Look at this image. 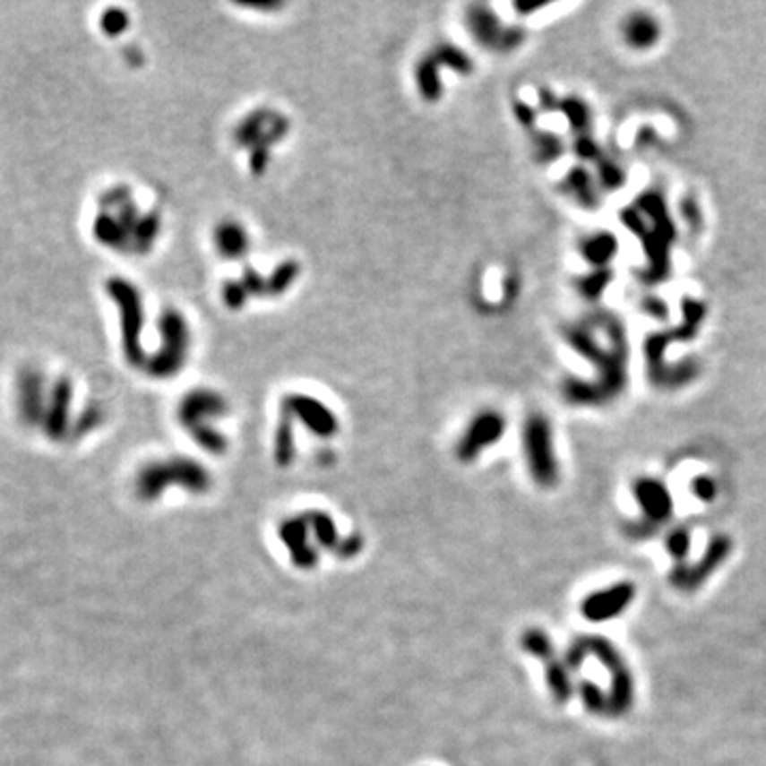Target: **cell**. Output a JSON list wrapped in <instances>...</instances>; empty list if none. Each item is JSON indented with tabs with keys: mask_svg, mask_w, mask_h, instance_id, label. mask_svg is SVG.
<instances>
[{
	"mask_svg": "<svg viewBox=\"0 0 766 766\" xmlns=\"http://www.w3.org/2000/svg\"><path fill=\"white\" fill-rule=\"evenodd\" d=\"M158 332H160V348L151 357H147V373L156 379H175L184 371L190 356V323L179 309L170 306L162 311L158 320Z\"/></svg>",
	"mask_w": 766,
	"mask_h": 766,
	"instance_id": "obj_1",
	"label": "cell"
},
{
	"mask_svg": "<svg viewBox=\"0 0 766 766\" xmlns=\"http://www.w3.org/2000/svg\"><path fill=\"white\" fill-rule=\"evenodd\" d=\"M513 113H515V117H518V122L521 124V126H526V128H532L535 126V109H532V107H528L526 102H521V100H515L513 102Z\"/></svg>",
	"mask_w": 766,
	"mask_h": 766,
	"instance_id": "obj_35",
	"label": "cell"
},
{
	"mask_svg": "<svg viewBox=\"0 0 766 766\" xmlns=\"http://www.w3.org/2000/svg\"><path fill=\"white\" fill-rule=\"evenodd\" d=\"M194 436V441L198 445L202 447V450H207L209 453H221L226 452V436L224 433H219L218 428H213L211 424L202 426V428H196L190 433Z\"/></svg>",
	"mask_w": 766,
	"mask_h": 766,
	"instance_id": "obj_26",
	"label": "cell"
},
{
	"mask_svg": "<svg viewBox=\"0 0 766 766\" xmlns=\"http://www.w3.org/2000/svg\"><path fill=\"white\" fill-rule=\"evenodd\" d=\"M562 111H564L566 116H569L571 124L575 128L586 126V124H588L586 109H583V105L579 100H564V102H562Z\"/></svg>",
	"mask_w": 766,
	"mask_h": 766,
	"instance_id": "obj_33",
	"label": "cell"
},
{
	"mask_svg": "<svg viewBox=\"0 0 766 766\" xmlns=\"http://www.w3.org/2000/svg\"><path fill=\"white\" fill-rule=\"evenodd\" d=\"M96 235L102 243H107V245L117 247V249H128L130 245V235L124 228L122 224H119V219L111 218V215H102L99 218V224H96Z\"/></svg>",
	"mask_w": 766,
	"mask_h": 766,
	"instance_id": "obj_20",
	"label": "cell"
},
{
	"mask_svg": "<svg viewBox=\"0 0 766 766\" xmlns=\"http://www.w3.org/2000/svg\"><path fill=\"white\" fill-rule=\"evenodd\" d=\"M162 230V215L160 211H150L141 215L139 224H136V228L133 230V237H130V245L136 254L145 255L150 254L153 245H156L158 237H160Z\"/></svg>",
	"mask_w": 766,
	"mask_h": 766,
	"instance_id": "obj_15",
	"label": "cell"
},
{
	"mask_svg": "<svg viewBox=\"0 0 766 766\" xmlns=\"http://www.w3.org/2000/svg\"><path fill=\"white\" fill-rule=\"evenodd\" d=\"M213 245L221 260L241 263L252 252V238L241 221L221 219L213 228Z\"/></svg>",
	"mask_w": 766,
	"mask_h": 766,
	"instance_id": "obj_12",
	"label": "cell"
},
{
	"mask_svg": "<svg viewBox=\"0 0 766 766\" xmlns=\"http://www.w3.org/2000/svg\"><path fill=\"white\" fill-rule=\"evenodd\" d=\"M590 658V650H588V641L586 637H579L571 643L569 650H566L564 656V664L569 667V671H579V668L583 667V662H586Z\"/></svg>",
	"mask_w": 766,
	"mask_h": 766,
	"instance_id": "obj_29",
	"label": "cell"
},
{
	"mask_svg": "<svg viewBox=\"0 0 766 766\" xmlns=\"http://www.w3.org/2000/svg\"><path fill=\"white\" fill-rule=\"evenodd\" d=\"M613 254H615V237L611 235L592 237V241L586 245V258L592 260V263L603 264Z\"/></svg>",
	"mask_w": 766,
	"mask_h": 766,
	"instance_id": "obj_27",
	"label": "cell"
},
{
	"mask_svg": "<svg viewBox=\"0 0 766 766\" xmlns=\"http://www.w3.org/2000/svg\"><path fill=\"white\" fill-rule=\"evenodd\" d=\"M416 85L417 92L426 102H439L443 96V82H441V66L435 60V56L424 54L416 65Z\"/></svg>",
	"mask_w": 766,
	"mask_h": 766,
	"instance_id": "obj_14",
	"label": "cell"
},
{
	"mask_svg": "<svg viewBox=\"0 0 766 766\" xmlns=\"http://www.w3.org/2000/svg\"><path fill=\"white\" fill-rule=\"evenodd\" d=\"M292 424H294L292 419L281 413L280 426H277V433H275V458L281 467H286V464L292 462L294 458V426Z\"/></svg>",
	"mask_w": 766,
	"mask_h": 766,
	"instance_id": "obj_21",
	"label": "cell"
},
{
	"mask_svg": "<svg viewBox=\"0 0 766 766\" xmlns=\"http://www.w3.org/2000/svg\"><path fill=\"white\" fill-rule=\"evenodd\" d=\"M637 588L630 581H617L611 586L590 592L581 600V615L592 624H605L620 617L634 603Z\"/></svg>",
	"mask_w": 766,
	"mask_h": 766,
	"instance_id": "obj_11",
	"label": "cell"
},
{
	"mask_svg": "<svg viewBox=\"0 0 766 766\" xmlns=\"http://www.w3.org/2000/svg\"><path fill=\"white\" fill-rule=\"evenodd\" d=\"M109 294L119 306V315H122V334H124V351L130 365L141 366L147 365L143 343H141V334H143V303H141V294L133 283L124 280H113L109 283Z\"/></svg>",
	"mask_w": 766,
	"mask_h": 766,
	"instance_id": "obj_3",
	"label": "cell"
},
{
	"mask_svg": "<svg viewBox=\"0 0 766 766\" xmlns=\"http://www.w3.org/2000/svg\"><path fill=\"white\" fill-rule=\"evenodd\" d=\"M241 281L249 292V297H266V277L258 269H254V266H245V269H243Z\"/></svg>",
	"mask_w": 766,
	"mask_h": 766,
	"instance_id": "obj_30",
	"label": "cell"
},
{
	"mask_svg": "<svg viewBox=\"0 0 766 766\" xmlns=\"http://www.w3.org/2000/svg\"><path fill=\"white\" fill-rule=\"evenodd\" d=\"M126 26H128V15L124 13V11H117L116 9V11H109V13H107V17H105V28L111 34L122 32Z\"/></svg>",
	"mask_w": 766,
	"mask_h": 766,
	"instance_id": "obj_34",
	"label": "cell"
},
{
	"mask_svg": "<svg viewBox=\"0 0 766 766\" xmlns=\"http://www.w3.org/2000/svg\"><path fill=\"white\" fill-rule=\"evenodd\" d=\"M579 696H581L583 707L592 715H609V698L592 681L586 679L579 684Z\"/></svg>",
	"mask_w": 766,
	"mask_h": 766,
	"instance_id": "obj_22",
	"label": "cell"
},
{
	"mask_svg": "<svg viewBox=\"0 0 766 766\" xmlns=\"http://www.w3.org/2000/svg\"><path fill=\"white\" fill-rule=\"evenodd\" d=\"M692 494H694L698 501L711 503L715 501V496H718V484H715L711 477L701 475L692 481Z\"/></svg>",
	"mask_w": 766,
	"mask_h": 766,
	"instance_id": "obj_31",
	"label": "cell"
},
{
	"mask_svg": "<svg viewBox=\"0 0 766 766\" xmlns=\"http://www.w3.org/2000/svg\"><path fill=\"white\" fill-rule=\"evenodd\" d=\"M692 547V535L685 526H677L667 535V552L675 564H685Z\"/></svg>",
	"mask_w": 766,
	"mask_h": 766,
	"instance_id": "obj_24",
	"label": "cell"
},
{
	"mask_svg": "<svg viewBox=\"0 0 766 766\" xmlns=\"http://www.w3.org/2000/svg\"><path fill=\"white\" fill-rule=\"evenodd\" d=\"M521 643H524V650L528 651V654H532L535 658H538V660L549 662V660H554V658H555L554 656L555 650H554L552 639H549L547 634L543 633V630H538V628L528 630V633L524 634V641H521Z\"/></svg>",
	"mask_w": 766,
	"mask_h": 766,
	"instance_id": "obj_23",
	"label": "cell"
},
{
	"mask_svg": "<svg viewBox=\"0 0 766 766\" xmlns=\"http://www.w3.org/2000/svg\"><path fill=\"white\" fill-rule=\"evenodd\" d=\"M281 413L292 419V422L303 424L309 433L323 436V439L339 433L337 416L331 411V407L323 405L315 396L300 394V392L286 394L281 400Z\"/></svg>",
	"mask_w": 766,
	"mask_h": 766,
	"instance_id": "obj_7",
	"label": "cell"
},
{
	"mask_svg": "<svg viewBox=\"0 0 766 766\" xmlns=\"http://www.w3.org/2000/svg\"><path fill=\"white\" fill-rule=\"evenodd\" d=\"M624 34H626V41L633 45V47H650V45L658 41L660 30H658V24L651 20V15L637 13L626 22Z\"/></svg>",
	"mask_w": 766,
	"mask_h": 766,
	"instance_id": "obj_19",
	"label": "cell"
},
{
	"mask_svg": "<svg viewBox=\"0 0 766 766\" xmlns=\"http://www.w3.org/2000/svg\"><path fill=\"white\" fill-rule=\"evenodd\" d=\"M521 447H524L526 467L530 477L541 487H552L558 484L560 469L555 460L554 435L547 417L535 416L526 417L524 428H521Z\"/></svg>",
	"mask_w": 766,
	"mask_h": 766,
	"instance_id": "obj_2",
	"label": "cell"
},
{
	"mask_svg": "<svg viewBox=\"0 0 766 766\" xmlns=\"http://www.w3.org/2000/svg\"><path fill=\"white\" fill-rule=\"evenodd\" d=\"M247 164H249V173H252L254 177H263L271 167V151L263 150V147H254V150H249Z\"/></svg>",
	"mask_w": 766,
	"mask_h": 766,
	"instance_id": "obj_32",
	"label": "cell"
},
{
	"mask_svg": "<svg viewBox=\"0 0 766 766\" xmlns=\"http://www.w3.org/2000/svg\"><path fill=\"white\" fill-rule=\"evenodd\" d=\"M230 407L224 394L213 388H194L185 392L179 402L177 417L187 433L211 424V419H219L228 416Z\"/></svg>",
	"mask_w": 766,
	"mask_h": 766,
	"instance_id": "obj_10",
	"label": "cell"
},
{
	"mask_svg": "<svg viewBox=\"0 0 766 766\" xmlns=\"http://www.w3.org/2000/svg\"><path fill=\"white\" fill-rule=\"evenodd\" d=\"M504 428H507V422H504L503 413L492 411V409L477 413L469 422L462 436L458 439L456 456L462 460V462H473L487 447L496 445V443L501 441Z\"/></svg>",
	"mask_w": 766,
	"mask_h": 766,
	"instance_id": "obj_9",
	"label": "cell"
},
{
	"mask_svg": "<svg viewBox=\"0 0 766 766\" xmlns=\"http://www.w3.org/2000/svg\"><path fill=\"white\" fill-rule=\"evenodd\" d=\"M243 9L252 11H280L283 4L281 3H241Z\"/></svg>",
	"mask_w": 766,
	"mask_h": 766,
	"instance_id": "obj_36",
	"label": "cell"
},
{
	"mask_svg": "<svg viewBox=\"0 0 766 766\" xmlns=\"http://www.w3.org/2000/svg\"><path fill=\"white\" fill-rule=\"evenodd\" d=\"M732 552V541L726 535H715L711 541L707 543L705 552H702L701 560L694 564H675L671 571V586L681 590V592H694L709 581V577H713L715 572L722 569V564L728 560Z\"/></svg>",
	"mask_w": 766,
	"mask_h": 766,
	"instance_id": "obj_6",
	"label": "cell"
},
{
	"mask_svg": "<svg viewBox=\"0 0 766 766\" xmlns=\"http://www.w3.org/2000/svg\"><path fill=\"white\" fill-rule=\"evenodd\" d=\"M634 501H637L643 521L630 528L628 535L634 538L651 537L662 524H667L673 518V498L668 487L654 477H643L637 479L633 486Z\"/></svg>",
	"mask_w": 766,
	"mask_h": 766,
	"instance_id": "obj_4",
	"label": "cell"
},
{
	"mask_svg": "<svg viewBox=\"0 0 766 766\" xmlns=\"http://www.w3.org/2000/svg\"><path fill=\"white\" fill-rule=\"evenodd\" d=\"M464 17H467L470 37L481 47L513 51L524 43V30L520 26H503L498 15L487 4H470Z\"/></svg>",
	"mask_w": 766,
	"mask_h": 766,
	"instance_id": "obj_5",
	"label": "cell"
},
{
	"mask_svg": "<svg viewBox=\"0 0 766 766\" xmlns=\"http://www.w3.org/2000/svg\"><path fill=\"white\" fill-rule=\"evenodd\" d=\"M277 111L264 109V107L263 109H254L252 113H247V116L237 124V128L232 130V141H235L238 150H252V147L263 139V134L266 133V128L271 126Z\"/></svg>",
	"mask_w": 766,
	"mask_h": 766,
	"instance_id": "obj_13",
	"label": "cell"
},
{
	"mask_svg": "<svg viewBox=\"0 0 766 766\" xmlns=\"http://www.w3.org/2000/svg\"><path fill=\"white\" fill-rule=\"evenodd\" d=\"M545 677H547V685L549 690H552L555 701L562 702V705H566V702L572 698L575 685H572L571 671L564 664V660H555L554 658V660L545 662Z\"/></svg>",
	"mask_w": 766,
	"mask_h": 766,
	"instance_id": "obj_17",
	"label": "cell"
},
{
	"mask_svg": "<svg viewBox=\"0 0 766 766\" xmlns=\"http://www.w3.org/2000/svg\"><path fill=\"white\" fill-rule=\"evenodd\" d=\"M167 484L184 486L190 490H204L209 486V473L192 458H173L170 462L147 467L143 473V486L147 492L160 490Z\"/></svg>",
	"mask_w": 766,
	"mask_h": 766,
	"instance_id": "obj_8",
	"label": "cell"
},
{
	"mask_svg": "<svg viewBox=\"0 0 766 766\" xmlns=\"http://www.w3.org/2000/svg\"><path fill=\"white\" fill-rule=\"evenodd\" d=\"M300 277V264L298 260L288 258L281 260L275 269L271 271V275L266 277V297H283L289 292V288L298 281Z\"/></svg>",
	"mask_w": 766,
	"mask_h": 766,
	"instance_id": "obj_16",
	"label": "cell"
},
{
	"mask_svg": "<svg viewBox=\"0 0 766 766\" xmlns=\"http://www.w3.org/2000/svg\"><path fill=\"white\" fill-rule=\"evenodd\" d=\"M560 141L552 133H537L535 134V156L538 162H554L560 156Z\"/></svg>",
	"mask_w": 766,
	"mask_h": 766,
	"instance_id": "obj_28",
	"label": "cell"
},
{
	"mask_svg": "<svg viewBox=\"0 0 766 766\" xmlns=\"http://www.w3.org/2000/svg\"><path fill=\"white\" fill-rule=\"evenodd\" d=\"M219 297H221V303L226 305V309H230V311L245 309L247 300L252 298L249 297L245 286H243L241 280H226L224 283H221Z\"/></svg>",
	"mask_w": 766,
	"mask_h": 766,
	"instance_id": "obj_25",
	"label": "cell"
},
{
	"mask_svg": "<svg viewBox=\"0 0 766 766\" xmlns=\"http://www.w3.org/2000/svg\"><path fill=\"white\" fill-rule=\"evenodd\" d=\"M430 54L435 56V60L439 62L441 68H447V71L456 73L460 77H469L475 68L470 56L464 49H460L458 45L439 43Z\"/></svg>",
	"mask_w": 766,
	"mask_h": 766,
	"instance_id": "obj_18",
	"label": "cell"
}]
</instances>
